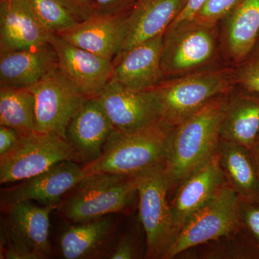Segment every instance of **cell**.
I'll return each mask as SVG.
<instances>
[{
  "label": "cell",
  "mask_w": 259,
  "mask_h": 259,
  "mask_svg": "<svg viewBox=\"0 0 259 259\" xmlns=\"http://www.w3.org/2000/svg\"><path fill=\"white\" fill-rule=\"evenodd\" d=\"M228 102L225 95L214 97L172 129L163 167L169 192L218 153Z\"/></svg>",
  "instance_id": "obj_1"
},
{
  "label": "cell",
  "mask_w": 259,
  "mask_h": 259,
  "mask_svg": "<svg viewBox=\"0 0 259 259\" xmlns=\"http://www.w3.org/2000/svg\"><path fill=\"white\" fill-rule=\"evenodd\" d=\"M174 126L161 120L131 133L114 131L101 156L84 169L89 174L108 173L138 177L164 167L167 143Z\"/></svg>",
  "instance_id": "obj_2"
},
{
  "label": "cell",
  "mask_w": 259,
  "mask_h": 259,
  "mask_svg": "<svg viewBox=\"0 0 259 259\" xmlns=\"http://www.w3.org/2000/svg\"><path fill=\"white\" fill-rule=\"evenodd\" d=\"M139 198L136 177L89 174L65 195L56 210L68 223L125 213Z\"/></svg>",
  "instance_id": "obj_3"
},
{
  "label": "cell",
  "mask_w": 259,
  "mask_h": 259,
  "mask_svg": "<svg viewBox=\"0 0 259 259\" xmlns=\"http://www.w3.org/2000/svg\"><path fill=\"white\" fill-rule=\"evenodd\" d=\"M57 206L37 205L32 201L3 207L1 258L44 259L51 255L50 214Z\"/></svg>",
  "instance_id": "obj_4"
},
{
  "label": "cell",
  "mask_w": 259,
  "mask_h": 259,
  "mask_svg": "<svg viewBox=\"0 0 259 259\" xmlns=\"http://www.w3.org/2000/svg\"><path fill=\"white\" fill-rule=\"evenodd\" d=\"M241 206L239 196L227 184L186 221L163 258H175L192 247L238 231L243 225Z\"/></svg>",
  "instance_id": "obj_5"
},
{
  "label": "cell",
  "mask_w": 259,
  "mask_h": 259,
  "mask_svg": "<svg viewBox=\"0 0 259 259\" xmlns=\"http://www.w3.org/2000/svg\"><path fill=\"white\" fill-rule=\"evenodd\" d=\"M231 87L228 73L216 71L163 80L153 90L161 105L162 120L175 127L214 97L226 95Z\"/></svg>",
  "instance_id": "obj_6"
},
{
  "label": "cell",
  "mask_w": 259,
  "mask_h": 259,
  "mask_svg": "<svg viewBox=\"0 0 259 259\" xmlns=\"http://www.w3.org/2000/svg\"><path fill=\"white\" fill-rule=\"evenodd\" d=\"M139 217L146 236V257L163 258L176 238L163 168L136 177Z\"/></svg>",
  "instance_id": "obj_7"
},
{
  "label": "cell",
  "mask_w": 259,
  "mask_h": 259,
  "mask_svg": "<svg viewBox=\"0 0 259 259\" xmlns=\"http://www.w3.org/2000/svg\"><path fill=\"white\" fill-rule=\"evenodd\" d=\"M20 135L14 149L0 157L2 185L36 176L59 162L74 161L69 145L59 135L38 131Z\"/></svg>",
  "instance_id": "obj_8"
},
{
  "label": "cell",
  "mask_w": 259,
  "mask_h": 259,
  "mask_svg": "<svg viewBox=\"0 0 259 259\" xmlns=\"http://www.w3.org/2000/svg\"><path fill=\"white\" fill-rule=\"evenodd\" d=\"M30 89L35 97V131L54 133L65 139L70 121L89 98L75 88L59 67Z\"/></svg>",
  "instance_id": "obj_9"
},
{
  "label": "cell",
  "mask_w": 259,
  "mask_h": 259,
  "mask_svg": "<svg viewBox=\"0 0 259 259\" xmlns=\"http://www.w3.org/2000/svg\"><path fill=\"white\" fill-rule=\"evenodd\" d=\"M214 51L211 26L195 20L168 27L163 34L161 67L164 76L205 64Z\"/></svg>",
  "instance_id": "obj_10"
},
{
  "label": "cell",
  "mask_w": 259,
  "mask_h": 259,
  "mask_svg": "<svg viewBox=\"0 0 259 259\" xmlns=\"http://www.w3.org/2000/svg\"><path fill=\"white\" fill-rule=\"evenodd\" d=\"M88 175L84 166L74 161H63L36 176L18 185L2 189V207L32 201L40 205H59L65 195Z\"/></svg>",
  "instance_id": "obj_11"
},
{
  "label": "cell",
  "mask_w": 259,
  "mask_h": 259,
  "mask_svg": "<svg viewBox=\"0 0 259 259\" xmlns=\"http://www.w3.org/2000/svg\"><path fill=\"white\" fill-rule=\"evenodd\" d=\"M99 98L117 132H134L162 120L161 105L153 89L138 91L110 81Z\"/></svg>",
  "instance_id": "obj_12"
},
{
  "label": "cell",
  "mask_w": 259,
  "mask_h": 259,
  "mask_svg": "<svg viewBox=\"0 0 259 259\" xmlns=\"http://www.w3.org/2000/svg\"><path fill=\"white\" fill-rule=\"evenodd\" d=\"M49 42L57 54L59 69L75 88L87 98L100 96L111 81L113 62L57 35H51Z\"/></svg>",
  "instance_id": "obj_13"
},
{
  "label": "cell",
  "mask_w": 259,
  "mask_h": 259,
  "mask_svg": "<svg viewBox=\"0 0 259 259\" xmlns=\"http://www.w3.org/2000/svg\"><path fill=\"white\" fill-rule=\"evenodd\" d=\"M114 131L99 97L88 99L70 121L65 133L74 161L85 166L96 161Z\"/></svg>",
  "instance_id": "obj_14"
},
{
  "label": "cell",
  "mask_w": 259,
  "mask_h": 259,
  "mask_svg": "<svg viewBox=\"0 0 259 259\" xmlns=\"http://www.w3.org/2000/svg\"><path fill=\"white\" fill-rule=\"evenodd\" d=\"M128 14H94L57 35L76 47L113 62L125 42Z\"/></svg>",
  "instance_id": "obj_15"
},
{
  "label": "cell",
  "mask_w": 259,
  "mask_h": 259,
  "mask_svg": "<svg viewBox=\"0 0 259 259\" xmlns=\"http://www.w3.org/2000/svg\"><path fill=\"white\" fill-rule=\"evenodd\" d=\"M163 34L119 54L113 61L111 81L130 90H151L165 77L161 67Z\"/></svg>",
  "instance_id": "obj_16"
},
{
  "label": "cell",
  "mask_w": 259,
  "mask_h": 259,
  "mask_svg": "<svg viewBox=\"0 0 259 259\" xmlns=\"http://www.w3.org/2000/svg\"><path fill=\"white\" fill-rule=\"evenodd\" d=\"M227 184L218 151L177 189L176 195L170 204L177 235L186 221Z\"/></svg>",
  "instance_id": "obj_17"
},
{
  "label": "cell",
  "mask_w": 259,
  "mask_h": 259,
  "mask_svg": "<svg viewBox=\"0 0 259 259\" xmlns=\"http://www.w3.org/2000/svg\"><path fill=\"white\" fill-rule=\"evenodd\" d=\"M51 35L28 0H0V54L44 45Z\"/></svg>",
  "instance_id": "obj_18"
},
{
  "label": "cell",
  "mask_w": 259,
  "mask_h": 259,
  "mask_svg": "<svg viewBox=\"0 0 259 259\" xmlns=\"http://www.w3.org/2000/svg\"><path fill=\"white\" fill-rule=\"evenodd\" d=\"M115 215L109 214L87 222L70 223L59 236V250L63 258H105L118 224Z\"/></svg>",
  "instance_id": "obj_19"
},
{
  "label": "cell",
  "mask_w": 259,
  "mask_h": 259,
  "mask_svg": "<svg viewBox=\"0 0 259 259\" xmlns=\"http://www.w3.org/2000/svg\"><path fill=\"white\" fill-rule=\"evenodd\" d=\"M59 67L50 42L0 54V88H30Z\"/></svg>",
  "instance_id": "obj_20"
},
{
  "label": "cell",
  "mask_w": 259,
  "mask_h": 259,
  "mask_svg": "<svg viewBox=\"0 0 259 259\" xmlns=\"http://www.w3.org/2000/svg\"><path fill=\"white\" fill-rule=\"evenodd\" d=\"M187 0H138L127 16V37L120 54L164 33Z\"/></svg>",
  "instance_id": "obj_21"
},
{
  "label": "cell",
  "mask_w": 259,
  "mask_h": 259,
  "mask_svg": "<svg viewBox=\"0 0 259 259\" xmlns=\"http://www.w3.org/2000/svg\"><path fill=\"white\" fill-rule=\"evenodd\" d=\"M218 153L227 182L242 202H259V177L250 150L236 143L221 141Z\"/></svg>",
  "instance_id": "obj_22"
},
{
  "label": "cell",
  "mask_w": 259,
  "mask_h": 259,
  "mask_svg": "<svg viewBox=\"0 0 259 259\" xmlns=\"http://www.w3.org/2000/svg\"><path fill=\"white\" fill-rule=\"evenodd\" d=\"M258 135L259 97L244 92L228 100L221 141L236 143L250 150L257 144Z\"/></svg>",
  "instance_id": "obj_23"
},
{
  "label": "cell",
  "mask_w": 259,
  "mask_h": 259,
  "mask_svg": "<svg viewBox=\"0 0 259 259\" xmlns=\"http://www.w3.org/2000/svg\"><path fill=\"white\" fill-rule=\"evenodd\" d=\"M227 16L228 51L235 60L241 62L259 36V0H238Z\"/></svg>",
  "instance_id": "obj_24"
},
{
  "label": "cell",
  "mask_w": 259,
  "mask_h": 259,
  "mask_svg": "<svg viewBox=\"0 0 259 259\" xmlns=\"http://www.w3.org/2000/svg\"><path fill=\"white\" fill-rule=\"evenodd\" d=\"M0 125L20 134L35 131V97L30 88H0Z\"/></svg>",
  "instance_id": "obj_25"
},
{
  "label": "cell",
  "mask_w": 259,
  "mask_h": 259,
  "mask_svg": "<svg viewBox=\"0 0 259 259\" xmlns=\"http://www.w3.org/2000/svg\"><path fill=\"white\" fill-rule=\"evenodd\" d=\"M42 26L51 35H58L74 26L78 20L56 0H28Z\"/></svg>",
  "instance_id": "obj_26"
},
{
  "label": "cell",
  "mask_w": 259,
  "mask_h": 259,
  "mask_svg": "<svg viewBox=\"0 0 259 259\" xmlns=\"http://www.w3.org/2000/svg\"><path fill=\"white\" fill-rule=\"evenodd\" d=\"M236 80L245 93L259 97V36L251 50L240 62Z\"/></svg>",
  "instance_id": "obj_27"
},
{
  "label": "cell",
  "mask_w": 259,
  "mask_h": 259,
  "mask_svg": "<svg viewBox=\"0 0 259 259\" xmlns=\"http://www.w3.org/2000/svg\"><path fill=\"white\" fill-rule=\"evenodd\" d=\"M238 0H206L192 20L211 25L219 19L227 16Z\"/></svg>",
  "instance_id": "obj_28"
},
{
  "label": "cell",
  "mask_w": 259,
  "mask_h": 259,
  "mask_svg": "<svg viewBox=\"0 0 259 259\" xmlns=\"http://www.w3.org/2000/svg\"><path fill=\"white\" fill-rule=\"evenodd\" d=\"M241 221L249 232L252 243L259 248V202H242Z\"/></svg>",
  "instance_id": "obj_29"
},
{
  "label": "cell",
  "mask_w": 259,
  "mask_h": 259,
  "mask_svg": "<svg viewBox=\"0 0 259 259\" xmlns=\"http://www.w3.org/2000/svg\"><path fill=\"white\" fill-rule=\"evenodd\" d=\"M139 250L134 238L130 235L120 237L115 245H111L105 255V258L133 259L139 258Z\"/></svg>",
  "instance_id": "obj_30"
},
{
  "label": "cell",
  "mask_w": 259,
  "mask_h": 259,
  "mask_svg": "<svg viewBox=\"0 0 259 259\" xmlns=\"http://www.w3.org/2000/svg\"><path fill=\"white\" fill-rule=\"evenodd\" d=\"M138 0H93L95 14L118 15L129 13Z\"/></svg>",
  "instance_id": "obj_31"
},
{
  "label": "cell",
  "mask_w": 259,
  "mask_h": 259,
  "mask_svg": "<svg viewBox=\"0 0 259 259\" xmlns=\"http://www.w3.org/2000/svg\"><path fill=\"white\" fill-rule=\"evenodd\" d=\"M74 15L78 21H83L95 14L93 0H56Z\"/></svg>",
  "instance_id": "obj_32"
},
{
  "label": "cell",
  "mask_w": 259,
  "mask_h": 259,
  "mask_svg": "<svg viewBox=\"0 0 259 259\" xmlns=\"http://www.w3.org/2000/svg\"><path fill=\"white\" fill-rule=\"evenodd\" d=\"M20 135L16 130L0 125V157L10 153L18 145Z\"/></svg>",
  "instance_id": "obj_33"
},
{
  "label": "cell",
  "mask_w": 259,
  "mask_h": 259,
  "mask_svg": "<svg viewBox=\"0 0 259 259\" xmlns=\"http://www.w3.org/2000/svg\"><path fill=\"white\" fill-rule=\"evenodd\" d=\"M205 1L206 0H187V4L182 13L168 27L176 26L179 24L192 20L194 15Z\"/></svg>",
  "instance_id": "obj_34"
},
{
  "label": "cell",
  "mask_w": 259,
  "mask_h": 259,
  "mask_svg": "<svg viewBox=\"0 0 259 259\" xmlns=\"http://www.w3.org/2000/svg\"><path fill=\"white\" fill-rule=\"evenodd\" d=\"M253 160H254L255 167H256L257 171L259 177V144H257L253 146L251 149H250Z\"/></svg>",
  "instance_id": "obj_35"
},
{
  "label": "cell",
  "mask_w": 259,
  "mask_h": 259,
  "mask_svg": "<svg viewBox=\"0 0 259 259\" xmlns=\"http://www.w3.org/2000/svg\"><path fill=\"white\" fill-rule=\"evenodd\" d=\"M257 144H259V135H258V142H257Z\"/></svg>",
  "instance_id": "obj_36"
}]
</instances>
